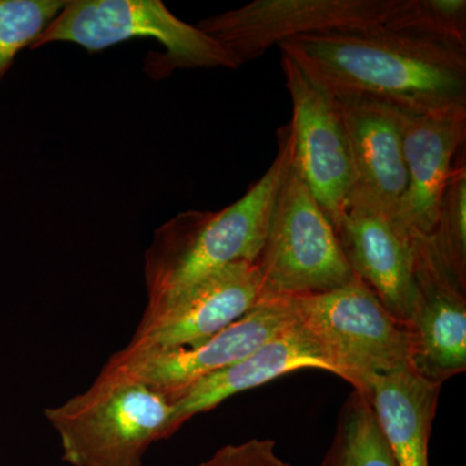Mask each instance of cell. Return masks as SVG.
I'll use <instances>...</instances> for the list:
<instances>
[{"mask_svg": "<svg viewBox=\"0 0 466 466\" xmlns=\"http://www.w3.org/2000/svg\"><path fill=\"white\" fill-rule=\"evenodd\" d=\"M293 161L290 125L278 133V155L244 196L219 211L177 214L156 229L144 254L147 303L143 317L167 308L208 276L259 258L279 189Z\"/></svg>", "mask_w": 466, "mask_h": 466, "instance_id": "cell-2", "label": "cell"}, {"mask_svg": "<svg viewBox=\"0 0 466 466\" xmlns=\"http://www.w3.org/2000/svg\"><path fill=\"white\" fill-rule=\"evenodd\" d=\"M134 38L155 39L167 48L147 57V75L155 79L177 69L240 67L216 39L175 16L161 0H66L32 50L70 42L95 54Z\"/></svg>", "mask_w": 466, "mask_h": 466, "instance_id": "cell-5", "label": "cell"}, {"mask_svg": "<svg viewBox=\"0 0 466 466\" xmlns=\"http://www.w3.org/2000/svg\"><path fill=\"white\" fill-rule=\"evenodd\" d=\"M319 466H398L366 395L352 391Z\"/></svg>", "mask_w": 466, "mask_h": 466, "instance_id": "cell-17", "label": "cell"}, {"mask_svg": "<svg viewBox=\"0 0 466 466\" xmlns=\"http://www.w3.org/2000/svg\"><path fill=\"white\" fill-rule=\"evenodd\" d=\"M294 323L291 297H269L198 345L170 350L127 345L106 367L147 383L173 403L193 383L248 357Z\"/></svg>", "mask_w": 466, "mask_h": 466, "instance_id": "cell-7", "label": "cell"}, {"mask_svg": "<svg viewBox=\"0 0 466 466\" xmlns=\"http://www.w3.org/2000/svg\"><path fill=\"white\" fill-rule=\"evenodd\" d=\"M389 0H254L205 18L198 29L238 63H249L274 46L309 34L382 27Z\"/></svg>", "mask_w": 466, "mask_h": 466, "instance_id": "cell-9", "label": "cell"}, {"mask_svg": "<svg viewBox=\"0 0 466 466\" xmlns=\"http://www.w3.org/2000/svg\"><path fill=\"white\" fill-rule=\"evenodd\" d=\"M291 100L293 167L332 226L354 192L355 173L339 101L288 56L281 57Z\"/></svg>", "mask_w": 466, "mask_h": 466, "instance_id": "cell-8", "label": "cell"}, {"mask_svg": "<svg viewBox=\"0 0 466 466\" xmlns=\"http://www.w3.org/2000/svg\"><path fill=\"white\" fill-rule=\"evenodd\" d=\"M45 416L72 466H143L149 447L173 435V403L106 367L87 390L46 408Z\"/></svg>", "mask_w": 466, "mask_h": 466, "instance_id": "cell-3", "label": "cell"}, {"mask_svg": "<svg viewBox=\"0 0 466 466\" xmlns=\"http://www.w3.org/2000/svg\"><path fill=\"white\" fill-rule=\"evenodd\" d=\"M302 370L333 373L321 350L296 319L280 336L182 392L173 401L171 431L177 433L192 417L214 410L233 395Z\"/></svg>", "mask_w": 466, "mask_h": 466, "instance_id": "cell-15", "label": "cell"}, {"mask_svg": "<svg viewBox=\"0 0 466 466\" xmlns=\"http://www.w3.org/2000/svg\"><path fill=\"white\" fill-rule=\"evenodd\" d=\"M200 466H291L276 452L272 440H250L238 444H227Z\"/></svg>", "mask_w": 466, "mask_h": 466, "instance_id": "cell-21", "label": "cell"}, {"mask_svg": "<svg viewBox=\"0 0 466 466\" xmlns=\"http://www.w3.org/2000/svg\"><path fill=\"white\" fill-rule=\"evenodd\" d=\"M382 27L466 54L465 0H389Z\"/></svg>", "mask_w": 466, "mask_h": 466, "instance_id": "cell-18", "label": "cell"}, {"mask_svg": "<svg viewBox=\"0 0 466 466\" xmlns=\"http://www.w3.org/2000/svg\"><path fill=\"white\" fill-rule=\"evenodd\" d=\"M334 227L352 274L408 324L415 302L412 238L381 208L352 195Z\"/></svg>", "mask_w": 466, "mask_h": 466, "instance_id": "cell-12", "label": "cell"}, {"mask_svg": "<svg viewBox=\"0 0 466 466\" xmlns=\"http://www.w3.org/2000/svg\"><path fill=\"white\" fill-rule=\"evenodd\" d=\"M415 302L408 328L413 368L441 383L466 370V284L441 259L431 236L413 238Z\"/></svg>", "mask_w": 466, "mask_h": 466, "instance_id": "cell-10", "label": "cell"}, {"mask_svg": "<svg viewBox=\"0 0 466 466\" xmlns=\"http://www.w3.org/2000/svg\"><path fill=\"white\" fill-rule=\"evenodd\" d=\"M291 300L297 321L321 350L333 375L355 391L366 392L379 377L413 368L410 328L358 278L337 289Z\"/></svg>", "mask_w": 466, "mask_h": 466, "instance_id": "cell-4", "label": "cell"}, {"mask_svg": "<svg viewBox=\"0 0 466 466\" xmlns=\"http://www.w3.org/2000/svg\"><path fill=\"white\" fill-rule=\"evenodd\" d=\"M66 5V0H0V81L17 55L32 50Z\"/></svg>", "mask_w": 466, "mask_h": 466, "instance_id": "cell-20", "label": "cell"}, {"mask_svg": "<svg viewBox=\"0 0 466 466\" xmlns=\"http://www.w3.org/2000/svg\"><path fill=\"white\" fill-rule=\"evenodd\" d=\"M262 299L325 293L351 283L334 227L293 167L276 198L257 260Z\"/></svg>", "mask_w": 466, "mask_h": 466, "instance_id": "cell-6", "label": "cell"}, {"mask_svg": "<svg viewBox=\"0 0 466 466\" xmlns=\"http://www.w3.org/2000/svg\"><path fill=\"white\" fill-rule=\"evenodd\" d=\"M435 248L462 283L466 284V164L460 152L441 195L433 233Z\"/></svg>", "mask_w": 466, "mask_h": 466, "instance_id": "cell-19", "label": "cell"}, {"mask_svg": "<svg viewBox=\"0 0 466 466\" xmlns=\"http://www.w3.org/2000/svg\"><path fill=\"white\" fill-rule=\"evenodd\" d=\"M337 101L354 165L352 195L372 202L395 220L408 183L403 152L407 113L364 97H339Z\"/></svg>", "mask_w": 466, "mask_h": 466, "instance_id": "cell-14", "label": "cell"}, {"mask_svg": "<svg viewBox=\"0 0 466 466\" xmlns=\"http://www.w3.org/2000/svg\"><path fill=\"white\" fill-rule=\"evenodd\" d=\"M262 275L254 262H238L208 276L173 303L143 317L133 348L170 350L207 341L262 300Z\"/></svg>", "mask_w": 466, "mask_h": 466, "instance_id": "cell-11", "label": "cell"}, {"mask_svg": "<svg viewBox=\"0 0 466 466\" xmlns=\"http://www.w3.org/2000/svg\"><path fill=\"white\" fill-rule=\"evenodd\" d=\"M441 389L410 368L379 377L363 392L398 466H429Z\"/></svg>", "mask_w": 466, "mask_h": 466, "instance_id": "cell-16", "label": "cell"}, {"mask_svg": "<svg viewBox=\"0 0 466 466\" xmlns=\"http://www.w3.org/2000/svg\"><path fill=\"white\" fill-rule=\"evenodd\" d=\"M466 137V106L406 115L403 131L407 191L394 222L410 236L433 233L438 208Z\"/></svg>", "mask_w": 466, "mask_h": 466, "instance_id": "cell-13", "label": "cell"}, {"mask_svg": "<svg viewBox=\"0 0 466 466\" xmlns=\"http://www.w3.org/2000/svg\"><path fill=\"white\" fill-rule=\"evenodd\" d=\"M334 97L425 115L466 106V54L383 27L309 34L278 46Z\"/></svg>", "mask_w": 466, "mask_h": 466, "instance_id": "cell-1", "label": "cell"}]
</instances>
